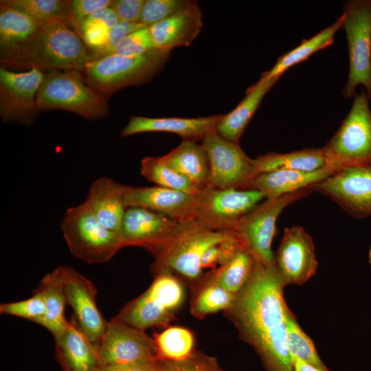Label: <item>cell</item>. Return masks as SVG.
<instances>
[{
    "label": "cell",
    "instance_id": "obj_1",
    "mask_svg": "<svg viewBox=\"0 0 371 371\" xmlns=\"http://www.w3.org/2000/svg\"><path fill=\"white\" fill-rule=\"evenodd\" d=\"M275 262L255 261L251 275L229 309L241 337L256 351L267 371H294L287 346L291 311Z\"/></svg>",
    "mask_w": 371,
    "mask_h": 371
},
{
    "label": "cell",
    "instance_id": "obj_2",
    "mask_svg": "<svg viewBox=\"0 0 371 371\" xmlns=\"http://www.w3.org/2000/svg\"><path fill=\"white\" fill-rule=\"evenodd\" d=\"M69 25L59 21L42 22L35 34L5 66L85 71L92 60L91 54Z\"/></svg>",
    "mask_w": 371,
    "mask_h": 371
},
{
    "label": "cell",
    "instance_id": "obj_3",
    "mask_svg": "<svg viewBox=\"0 0 371 371\" xmlns=\"http://www.w3.org/2000/svg\"><path fill=\"white\" fill-rule=\"evenodd\" d=\"M238 236L233 230L214 231L196 218L181 222L172 241L157 256L153 269L157 275L175 271L188 279H196L205 251L213 245Z\"/></svg>",
    "mask_w": 371,
    "mask_h": 371
},
{
    "label": "cell",
    "instance_id": "obj_4",
    "mask_svg": "<svg viewBox=\"0 0 371 371\" xmlns=\"http://www.w3.org/2000/svg\"><path fill=\"white\" fill-rule=\"evenodd\" d=\"M36 103L41 111L62 109L90 120L104 118L109 111L106 99L87 85L77 70H52L45 74Z\"/></svg>",
    "mask_w": 371,
    "mask_h": 371
},
{
    "label": "cell",
    "instance_id": "obj_5",
    "mask_svg": "<svg viewBox=\"0 0 371 371\" xmlns=\"http://www.w3.org/2000/svg\"><path fill=\"white\" fill-rule=\"evenodd\" d=\"M169 58L170 51L158 48L137 56H107L88 64L84 71L86 81L99 93L111 95L124 87L150 81Z\"/></svg>",
    "mask_w": 371,
    "mask_h": 371
},
{
    "label": "cell",
    "instance_id": "obj_6",
    "mask_svg": "<svg viewBox=\"0 0 371 371\" xmlns=\"http://www.w3.org/2000/svg\"><path fill=\"white\" fill-rule=\"evenodd\" d=\"M60 227L71 253L89 264L108 262L123 247L119 234L103 226L84 202L67 210Z\"/></svg>",
    "mask_w": 371,
    "mask_h": 371
},
{
    "label": "cell",
    "instance_id": "obj_7",
    "mask_svg": "<svg viewBox=\"0 0 371 371\" xmlns=\"http://www.w3.org/2000/svg\"><path fill=\"white\" fill-rule=\"evenodd\" d=\"M366 90L356 93L350 111L323 147L328 165L371 164V110Z\"/></svg>",
    "mask_w": 371,
    "mask_h": 371
},
{
    "label": "cell",
    "instance_id": "obj_8",
    "mask_svg": "<svg viewBox=\"0 0 371 371\" xmlns=\"http://www.w3.org/2000/svg\"><path fill=\"white\" fill-rule=\"evenodd\" d=\"M341 16L350 63L343 95L354 98L357 88L361 85L371 99V0L347 1Z\"/></svg>",
    "mask_w": 371,
    "mask_h": 371
},
{
    "label": "cell",
    "instance_id": "obj_9",
    "mask_svg": "<svg viewBox=\"0 0 371 371\" xmlns=\"http://www.w3.org/2000/svg\"><path fill=\"white\" fill-rule=\"evenodd\" d=\"M312 192L310 188H306L278 198L266 199L238 221L232 230L243 241L256 262L264 264L275 262L271 243L278 216L291 203Z\"/></svg>",
    "mask_w": 371,
    "mask_h": 371
},
{
    "label": "cell",
    "instance_id": "obj_10",
    "mask_svg": "<svg viewBox=\"0 0 371 371\" xmlns=\"http://www.w3.org/2000/svg\"><path fill=\"white\" fill-rule=\"evenodd\" d=\"M183 297V288L175 278L158 276L142 295L128 303L113 319L142 330L166 325Z\"/></svg>",
    "mask_w": 371,
    "mask_h": 371
},
{
    "label": "cell",
    "instance_id": "obj_11",
    "mask_svg": "<svg viewBox=\"0 0 371 371\" xmlns=\"http://www.w3.org/2000/svg\"><path fill=\"white\" fill-rule=\"evenodd\" d=\"M265 199L254 189L209 187L197 195L196 218L214 231L232 230L238 221Z\"/></svg>",
    "mask_w": 371,
    "mask_h": 371
},
{
    "label": "cell",
    "instance_id": "obj_12",
    "mask_svg": "<svg viewBox=\"0 0 371 371\" xmlns=\"http://www.w3.org/2000/svg\"><path fill=\"white\" fill-rule=\"evenodd\" d=\"M209 161L210 187L246 188L256 176L253 159L249 158L239 143L222 137L216 130L202 140Z\"/></svg>",
    "mask_w": 371,
    "mask_h": 371
},
{
    "label": "cell",
    "instance_id": "obj_13",
    "mask_svg": "<svg viewBox=\"0 0 371 371\" xmlns=\"http://www.w3.org/2000/svg\"><path fill=\"white\" fill-rule=\"evenodd\" d=\"M355 218L371 215V164L344 166L311 186Z\"/></svg>",
    "mask_w": 371,
    "mask_h": 371
},
{
    "label": "cell",
    "instance_id": "obj_14",
    "mask_svg": "<svg viewBox=\"0 0 371 371\" xmlns=\"http://www.w3.org/2000/svg\"><path fill=\"white\" fill-rule=\"evenodd\" d=\"M41 70L23 72L0 68V115L3 123L32 125L39 114L36 94L44 79Z\"/></svg>",
    "mask_w": 371,
    "mask_h": 371
},
{
    "label": "cell",
    "instance_id": "obj_15",
    "mask_svg": "<svg viewBox=\"0 0 371 371\" xmlns=\"http://www.w3.org/2000/svg\"><path fill=\"white\" fill-rule=\"evenodd\" d=\"M97 348L101 366L155 361L159 358L155 339L142 330L112 318Z\"/></svg>",
    "mask_w": 371,
    "mask_h": 371
},
{
    "label": "cell",
    "instance_id": "obj_16",
    "mask_svg": "<svg viewBox=\"0 0 371 371\" xmlns=\"http://www.w3.org/2000/svg\"><path fill=\"white\" fill-rule=\"evenodd\" d=\"M180 223L148 209L131 207L126 210L119 235L123 247L138 246L157 256L174 238Z\"/></svg>",
    "mask_w": 371,
    "mask_h": 371
},
{
    "label": "cell",
    "instance_id": "obj_17",
    "mask_svg": "<svg viewBox=\"0 0 371 371\" xmlns=\"http://www.w3.org/2000/svg\"><path fill=\"white\" fill-rule=\"evenodd\" d=\"M67 300L74 317L87 337L97 346L107 322L99 311L95 284L74 269L67 266L56 268Z\"/></svg>",
    "mask_w": 371,
    "mask_h": 371
},
{
    "label": "cell",
    "instance_id": "obj_18",
    "mask_svg": "<svg viewBox=\"0 0 371 371\" xmlns=\"http://www.w3.org/2000/svg\"><path fill=\"white\" fill-rule=\"evenodd\" d=\"M275 264L285 286L303 284L316 273L319 263L313 240L302 227L284 229Z\"/></svg>",
    "mask_w": 371,
    "mask_h": 371
},
{
    "label": "cell",
    "instance_id": "obj_19",
    "mask_svg": "<svg viewBox=\"0 0 371 371\" xmlns=\"http://www.w3.org/2000/svg\"><path fill=\"white\" fill-rule=\"evenodd\" d=\"M126 207H140L178 222L196 218L197 195L158 186L133 187L124 185Z\"/></svg>",
    "mask_w": 371,
    "mask_h": 371
},
{
    "label": "cell",
    "instance_id": "obj_20",
    "mask_svg": "<svg viewBox=\"0 0 371 371\" xmlns=\"http://www.w3.org/2000/svg\"><path fill=\"white\" fill-rule=\"evenodd\" d=\"M203 26L202 13L198 3H189L172 15L149 27L155 48L170 51L189 46Z\"/></svg>",
    "mask_w": 371,
    "mask_h": 371
},
{
    "label": "cell",
    "instance_id": "obj_21",
    "mask_svg": "<svg viewBox=\"0 0 371 371\" xmlns=\"http://www.w3.org/2000/svg\"><path fill=\"white\" fill-rule=\"evenodd\" d=\"M54 338L57 357L63 371H98L101 363L97 346L74 317Z\"/></svg>",
    "mask_w": 371,
    "mask_h": 371
},
{
    "label": "cell",
    "instance_id": "obj_22",
    "mask_svg": "<svg viewBox=\"0 0 371 371\" xmlns=\"http://www.w3.org/2000/svg\"><path fill=\"white\" fill-rule=\"evenodd\" d=\"M222 115L196 118L131 117L121 132V137L148 132H167L177 134L184 139H201L216 130Z\"/></svg>",
    "mask_w": 371,
    "mask_h": 371
},
{
    "label": "cell",
    "instance_id": "obj_23",
    "mask_svg": "<svg viewBox=\"0 0 371 371\" xmlns=\"http://www.w3.org/2000/svg\"><path fill=\"white\" fill-rule=\"evenodd\" d=\"M340 168L333 165H326L313 171L285 170L262 172L255 176L247 188L261 192L265 199H275L309 188Z\"/></svg>",
    "mask_w": 371,
    "mask_h": 371
},
{
    "label": "cell",
    "instance_id": "obj_24",
    "mask_svg": "<svg viewBox=\"0 0 371 371\" xmlns=\"http://www.w3.org/2000/svg\"><path fill=\"white\" fill-rule=\"evenodd\" d=\"M124 185L102 177L89 188L84 203L106 228L119 234L127 207L124 201Z\"/></svg>",
    "mask_w": 371,
    "mask_h": 371
},
{
    "label": "cell",
    "instance_id": "obj_25",
    "mask_svg": "<svg viewBox=\"0 0 371 371\" xmlns=\"http://www.w3.org/2000/svg\"><path fill=\"white\" fill-rule=\"evenodd\" d=\"M278 79L270 78L265 72L262 73L259 80L247 89L245 98L239 104L227 114L222 115L216 127L218 133L227 139L239 143L265 95Z\"/></svg>",
    "mask_w": 371,
    "mask_h": 371
},
{
    "label": "cell",
    "instance_id": "obj_26",
    "mask_svg": "<svg viewBox=\"0 0 371 371\" xmlns=\"http://www.w3.org/2000/svg\"><path fill=\"white\" fill-rule=\"evenodd\" d=\"M161 160L188 178L200 191L209 187L210 168L206 151L202 144L184 139Z\"/></svg>",
    "mask_w": 371,
    "mask_h": 371
},
{
    "label": "cell",
    "instance_id": "obj_27",
    "mask_svg": "<svg viewBox=\"0 0 371 371\" xmlns=\"http://www.w3.org/2000/svg\"><path fill=\"white\" fill-rule=\"evenodd\" d=\"M42 22L0 6V59L5 65L35 34Z\"/></svg>",
    "mask_w": 371,
    "mask_h": 371
},
{
    "label": "cell",
    "instance_id": "obj_28",
    "mask_svg": "<svg viewBox=\"0 0 371 371\" xmlns=\"http://www.w3.org/2000/svg\"><path fill=\"white\" fill-rule=\"evenodd\" d=\"M253 161L256 176L276 170L313 171L328 165L323 147L305 148L286 153L271 152L253 159Z\"/></svg>",
    "mask_w": 371,
    "mask_h": 371
},
{
    "label": "cell",
    "instance_id": "obj_29",
    "mask_svg": "<svg viewBox=\"0 0 371 371\" xmlns=\"http://www.w3.org/2000/svg\"><path fill=\"white\" fill-rule=\"evenodd\" d=\"M38 290L43 295L45 311L36 324L47 328L54 337L69 323L65 316L67 300L56 269L43 278Z\"/></svg>",
    "mask_w": 371,
    "mask_h": 371
},
{
    "label": "cell",
    "instance_id": "obj_30",
    "mask_svg": "<svg viewBox=\"0 0 371 371\" xmlns=\"http://www.w3.org/2000/svg\"><path fill=\"white\" fill-rule=\"evenodd\" d=\"M341 15L333 24L311 38L303 40L298 46L281 56L270 70L265 71L266 75L270 78H279L291 67L306 60L313 54L330 45L335 33L341 28Z\"/></svg>",
    "mask_w": 371,
    "mask_h": 371
},
{
    "label": "cell",
    "instance_id": "obj_31",
    "mask_svg": "<svg viewBox=\"0 0 371 371\" xmlns=\"http://www.w3.org/2000/svg\"><path fill=\"white\" fill-rule=\"evenodd\" d=\"M0 6L22 12L41 21H64L71 25L70 1L1 0Z\"/></svg>",
    "mask_w": 371,
    "mask_h": 371
},
{
    "label": "cell",
    "instance_id": "obj_32",
    "mask_svg": "<svg viewBox=\"0 0 371 371\" xmlns=\"http://www.w3.org/2000/svg\"><path fill=\"white\" fill-rule=\"evenodd\" d=\"M254 265V258L245 247L229 262L216 269L208 282L237 294L249 279Z\"/></svg>",
    "mask_w": 371,
    "mask_h": 371
},
{
    "label": "cell",
    "instance_id": "obj_33",
    "mask_svg": "<svg viewBox=\"0 0 371 371\" xmlns=\"http://www.w3.org/2000/svg\"><path fill=\"white\" fill-rule=\"evenodd\" d=\"M141 174L156 186L198 195L200 190L186 177L170 168L159 157H146L141 161Z\"/></svg>",
    "mask_w": 371,
    "mask_h": 371
},
{
    "label": "cell",
    "instance_id": "obj_34",
    "mask_svg": "<svg viewBox=\"0 0 371 371\" xmlns=\"http://www.w3.org/2000/svg\"><path fill=\"white\" fill-rule=\"evenodd\" d=\"M286 333L291 358L297 357L322 371H330L321 360L313 341L300 328L291 311L287 316Z\"/></svg>",
    "mask_w": 371,
    "mask_h": 371
},
{
    "label": "cell",
    "instance_id": "obj_35",
    "mask_svg": "<svg viewBox=\"0 0 371 371\" xmlns=\"http://www.w3.org/2000/svg\"><path fill=\"white\" fill-rule=\"evenodd\" d=\"M159 358L166 360H182L193 352L194 338L190 330L172 326L156 336Z\"/></svg>",
    "mask_w": 371,
    "mask_h": 371
},
{
    "label": "cell",
    "instance_id": "obj_36",
    "mask_svg": "<svg viewBox=\"0 0 371 371\" xmlns=\"http://www.w3.org/2000/svg\"><path fill=\"white\" fill-rule=\"evenodd\" d=\"M196 296L192 308V313L201 317L221 310H228L232 306L236 294L223 287L208 282Z\"/></svg>",
    "mask_w": 371,
    "mask_h": 371
},
{
    "label": "cell",
    "instance_id": "obj_37",
    "mask_svg": "<svg viewBox=\"0 0 371 371\" xmlns=\"http://www.w3.org/2000/svg\"><path fill=\"white\" fill-rule=\"evenodd\" d=\"M155 371H223L216 360L201 352H192L182 360L159 359Z\"/></svg>",
    "mask_w": 371,
    "mask_h": 371
},
{
    "label": "cell",
    "instance_id": "obj_38",
    "mask_svg": "<svg viewBox=\"0 0 371 371\" xmlns=\"http://www.w3.org/2000/svg\"><path fill=\"white\" fill-rule=\"evenodd\" d=\"M45 311L43 295L38 289L30 298L0 305L1 314L22 317L35 323L43 316Z\"/></svg>",
    "mask_w": 371,
    "mask_h": 371
},
{
    "label": "cell",
    "instance_id": "obj_39",
    "mask_svg": "<svg viewBox=\"0 0 371 371\" xmlns=\"http://www.w3.org/2000/svg\"><path fill=\"white\" fill-rule=\"evenodd\" d=\"M187 0H145L139 23L150 27L187 5Z\"/></svg>",
    "mask_w": 371,
    "mask_h": 371
},
{
    "label": "cell",
    "instance_id": "obj_40",
    "mask_svg": "<svg viewBox=\"0 0 371 371\" xmlns=\"http://www.w3.org/2000/svg\"><path fill=\"white\" fill-rule=\"evenodd\" d=\"M245 247L238 236L217 243L204 253L201 262V268L203 269L217 265L221 267L229 262Z\"/></svg>",
    "mask_w": 371,
    "mask_h": 371
},
{
    "label": "cell",
    "instance_id": "obj_41",
    "mask_svg": "<svg viewBox=\"0 0 371 371\" xmlns=\"http://www.w3.org/2000/svg\"><path fill=\"white\" fill-rule=\"evenodd\" d=\"M155 48L149 27H144L128 35L109 56H137Z\"/></svg>",
    "mask_w": 371,
    "mask_h": 371
},
{
    "label": "cell",
    "instance_id": "obj_42",
    "mask_svg": "<svg viewBox=\"0 0 371 371\" xmlns=\"http://www.w3.org/2000/svg\"><path fill=\"white\" fill-rule=\"evenodd\" d=\"M140 23L120 21L109 30L104 44L99 48L92 50V60L109 55V54L131 33L144 27Z\"/></svg>",
    "mask_w": 371,
    "mask_h": 371
},
{
    "label": "cell",
    "instance_id": "obj_43",
    "mask_svg": "<svg viewBox=\"0 0 371 371\" xmlns=\"http://www.w3.org/2000/svg\"><path fill=\"white\" fill-rule=\"evenodd\" d=\"M111 0H73L70 1L71 25L75 31L80 23L97 11L111 7Z\"/></svg>",
    "mask_w": 371,
    "mask_h": 371
},
{
    "label": "cell",
    "instance_id": "obj_44",
    "mask_svg": "<svg viewBox=\"0 0 371 371\" xmlns=\"http://www.w3.org/2000/svg\"><path fill=\"white\" fill-rule=\"evenodd\" d=\"M145 0H116L111 6L120 21L139 23Z\"/></svg>",
    "mask_w": 371,
    "mask_h": 371
},
{
    "label": "cell",
    "instance_id": "obj_45",
    "mask_svg": "<svg viewBox=\"0 0 371 371\" xmlns=\"http://www.w3.org/2000/svg\"><path fill=\"white\" fill-rule=\"evenodd\" d=\"M157 360L137 363L103 366L98 371H155Z\"/></svg>",
    "mask_w": 371,
    "mask_h": 371
},
{
    "label": "cell",
    "instance_id": "obj_46",
    "mask_svg": "<svg viewBox=\"0 0 371 371\" xmlns=\"http://www.w3.org/2000/svg\"><path fill=\"white\" fill-rule=\"evenodd\" d=\"M88 18L101 23L109 30L120 21L115 11L111 7L101 9Z\"/></svg>",
    "mask_w": 371,
    "mask_h": 371
},
{
    "label": "cell",
    "instance_id": "obj_47",
    "mask_svg": "<svg viewBox=\"0 0 371 371\" xmlns=\"http://www.w3.org/2000/svg\"><path fill=\"white\" fill-rule=\"evenodd\" d=\"M294 371H322L301 360L297 357L292 358Z\"/></svg>",
    "mask_w": 371,
    "mask_h": 371
},
{
    "label": "cell",
    "instance_id": "obj_48",
    "mask_svg": "<svg viewBox=\"0 0 371 371\" xmlns=\"http://www.w3.org/2000/svg\"><path fill=\"white\" fill-rule=\"evenodd\" d=\"M368 258H369V262H371V246L369 250Z\"/></svg>",
    "mask_w": 371,
    "mask_h": 371
},
{
    "label": "cell",
    "instance_id": "obj_49",
    "mask_svg": "<svg viewBox=\"0 0 371 371\" xmlns=\"http://www.w3.org/2000/svg\"><path fill=\"white\" fill-rule=\"evenodd\" d=\"M370 262V266H371V262Z\"/></svg>",
    "mask_w": 371,
    "mask_h": 371
}]
</instances>
